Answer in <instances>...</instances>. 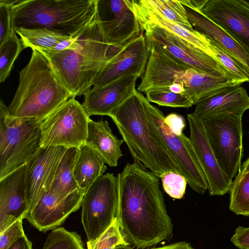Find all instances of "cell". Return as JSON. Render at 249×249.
<instances>
[{"label":"cell","mask_w":249,"mask_h":249,"mask_svg":"<svg viewBox=\"0 0 249 249\" xmlns=\"http://www.w3.org/2000/svg\"><path fill=\"white\" fill-rule=\"evenodd\" d=\"M244 0L248 5H249V0Z\"/></svg>","instance_id":"obj_46"},{"label":"cell","mask_w":249,"mask_h":249,"mask_svg":"<svg viewBox=\"0 0 249 249\" xmlns=\"http://www.w3.org/2000/svg\"><path fill=\"white\" fill-rule=\"evenodd\" d=\"M117 206V178L107 173L93 182L82 200L81 220L88 241L97 239L113 223Z\"/></svg>","instance_id":"obj_9"},{"label":"cell","mask_w":249,"mask_h":249,"mask_svg":"<svg viewBox=\"0 0 249 249\" xmlns=\"http://www.w3.org/2000/svg\"><path fill=\"white\" fill-rule=\"evenodd\" d=\"M142 99L150 128L175 160L191 189L204 194L208 190V182L190 138L183 133L180 135L174 134L164 123L165 117L163 113L143 95Z\"/></svg>","instance_id":"obj_7"},{"label":"cell","mask_w":249,"mask_h":249,"mask_svg":"<svg viewBox=\"0 0 249 249\" xmlns=\"http://www.w3.org/2000/svg\"><path fill=\"white\" fill-rule=\"evenodd\" d=\"M139 25L141 32L145 33V39L155 41L171 55L190 68L216 77H227L239 81L213 57L166 29L154 24Z\"/></svg>","instance_id":"obj_11"},{"label":"cell","mask_w":249,"mask_h":249,"mask_svg":"<svg viewBox=\"0 0 249 249\" xmlns=\"http://www.w3.org/2000/svg\"><path fill=\"white\" fill-rule=\"evenodd\" d=\"M117 178L116 218L126 242L143 249L170 240L173 224L158 178L136 161L127 163Z\"/></svg>","instance_id":"obj_1"},{"label":"cell","mask_w":249,"mask_h":249,"mask_svg":"<svg viewBox=\"0 0 249 249\" xmlns=\"http://www.w3.org/2000/svg\"><path fill=\"white\" fill-rule=\"evenodd\" d=\"M26 170L25 164L0 179V233L28 216Z\"/></svg>","instance_id":"obj_19"},{"label":"cell","mask_w":249,"mask_h":249,"mask_svg":"<svg viewBox=\"0 0 249 249\" xmlns=\"http://www.w3.org/2000/svg\"><path fill=\"white\" fill-rule=\"evenodd\" d=\"M145 94L146 98L149 102L159 106L189 108L194 105L184 92L174 93L170 90L169 87L152 89L147 90Z\"/></svg>","instance_id":"obj_33"},{"label":"cell","mask_w":249,"mask_h":249,"mask_svg":"<svg viewBox=\"0 0 249 249\" xmlns=\"http://www.w3.org/2000/svg\"><path fill=\"white\" fill-rule=\"evenodd\" d=\"M116 249H133L129 245H120L118 246Z\"/></svg>","instance_id":"obj_45"},{"label":"cell","mask_w":249,"mask_h":249,"mask_svg":"<svg viewBox=\"0 0 249 249\" xmlns=\"http://www.w3.org/2000/svg\"><path fill=\"white\" fill-rule=\"evenodd\" d=\"M190 139L194 152L206 178L210 196H222L230 191L232 182L220 169L209 144L200 119L188 114Z\"/></svg>","instance_id":"obj_16"},{"label":"cell","mask_w":249,"mask_h":249,"mask_svg":"<svg viewBox=\"0 0 249 249\" xmlns=\"http://www.w3.org/2000/svg\"><path fill=\"white\" fill-rule=\"evenodd\" d=\"M241 171L242 172H247L249 171V157L242 164Z\"/></svg>","instance_id":"obj_44"},{"label":"cell","mask_w":249,"mask_h":249,"mask_svg":"<svg viewBox=\"0 0 249 249\" xmlns=\"http://www.w3.org/2000/svg\"><path fill=\"white\" fill-rule=\"evenodd\" d=\"M85 192L79 189L62 199L49 191L29 211L26 219L40 231L53 230L81 207Z\"/></svg>","instance_id":"obj_17"},{"label":"cell","mask_w":249,"mask_h":249,"mask_svg":"<svg viewBox=\"0 0 249 249\" xmlns=\"http://www.w3.org/2000/svg\"><path fill=\"white\" fill-rule=\"evenodd\" d=\"M164 123L175 134L180 135L185 127L184 119L176 113H171L165 117Z\"/></svg>","instance_id":"obj_40"},{"label":"cell","mask_w":249,"mask_h":249,"mask_svg":"<svg viewBox=\"0 0 249 249\" xmlns=\"http://www.w3.org/2000/svg\"><path fill=\"white\" fill-rule=\"evenodd\" d=\"M242 118L241 115L226 113L201 120L217 163L231 182L241 168L243 151Z\"/></svg>","instance_id":"obj_8"},{"label":"cell","mask_w":249,"mask_h":249,"mask_svg":"<svg viewBox=\"0 0 249 249\" xmlns=\"http://www.w3.org/2000/svg\"><path fill=\"white\" fill-rule=\"evenodd\" d=\"M97 17L108 45L120 50L142 33L125 0H97Z\"/></svg>","instance_id":"obj_12"},{"label":"cell","mask_w":249,"mask_h":249,"mask_svg":"<svg viewBox=\"0 0 249 249\" xmlns=\"http://www.w3.org/2000/svg\"><path fill=\"white\" fill-rule=\"evenodd\" d=\"M231 241L239 249H249V227L239 226Z\"/></svg>","instance_id":"obj_39"},{"label":"cell","mask_w":249,"mask_h":249,"mask_svg":"<svg viewBox=\"0 0 249 249\" xmlns=\"http://www.w3.org/2000/svg\"><path fill=\"white\" fill-rule=\"evenodd\" d=\"M125 1L127 5L134 13L139 23L159 26L217 60L215 55L211 49L209 39L203 34L195 30L191 31L187 29L180 25L167 19L161 15L147 7L141 0Z\"/></svg>","instance_id":"obj_23"},{"label":"cell","mask_w":249,"mask_h":249,"mask_svg":"<svg viewBox=\"0 0 249 249\" xmlns=\"http://www.w3.org/2000/svg\"><path fill=\"white\" fill-rule=\"evenodd\" d=\"M13 30L44 28L73 38L97 16V0H16L11 6Z\"/></svg>","instance_id":"obj_5"},{"label":"cell","mask_w":249,"mask_h":249,"mask_svg":"<svg viewBox=\"0 0 249 249\" xmlns=\"http://www.w3.org/2000/svg\"><path fill=\"white\" fill-rule=\"evenodd\" d=\"M124 142L112 132L107 121L89 119L85 144L95 151L111 167L116 166L123 154L121 146Z\"/></svg>","instance_id":"obj_24"},{"label":"cell","mask_w":249,"mask_h":249,"mask_svg":"<svg viewBox=\"0 0 249 249\" xmlns=\"http://www.w3.org/2000/svg\"><path fill=\"white\" fill-rule=\"evenodd\" d=\"M231 211L236 214L249 215V171H240L231 186Z\"/></svg>","instance_id":"obj_29"},{"label":"cell","mask_w":249,"mask_h":249,"mask_svg":"<svg viewBox=\"0 0 249 249\" xmlns=\"http://www.w3.org/2000/svg\"><path fill=\"white\" fill-rule=\"evenodd\" d=\"M14 31L20 36L26 48L39 51L50 50L62 41L71 38L44 28H19Z\"/></svg>","instance_id":"obj_28"},{"label":"cell","mask_w":249,"mask_h":249,"mask_svg":"<svg viewBox=\"0 0 249 249\" xmlns=\"http://www.w3.org/2000/svg\"><path fill=\"white\" fill-rule=\"evenodd\" d=\"M184 6L188 20L193 28L216 43L231 55L249 76V49L198 10Z\"/></svg>","instance_id":"obj_21"},{"label":"cell","mask_w":249,"mask_h":249,"mask_svg":"<svg viewBox=\"0 0 249 249\" xmlns=\"http://www.w3.org/2000/svg\"><path fill=\"white\" fill-rule=\"evenodd\" d=\"M141 1L147 7L167 19L187 29L194 30L188 20L186 9L180 0H141Z\"/></svg>","instance_id":"obj_30"},{"label":"cell","mask_w":249,"mask_h":249,"mask_svg":"<svg viewBox=\"0 0 249 249\" xmlns=\"http://www.w3.org/2000/svg\"><path fill=\"white\" fill-rule=\"evenodd\" d=\"M138 75H125L103 86L93 88L84 94L82 106L89 117L110 116L118 107L135 91Z\"/></svg>","instance_id":"obj_20"},{"label":"cell","mask_w":249,"mask_h":249,"mask_svg":"<svg viewBox=\"0 0 249 249\" xmlns=\"http://www.w3.org/2000/svg\"><path fill=\"white\" fill-rule=\"evenodd\" d=\"M196 9L249 49V5L244 0H198Z\"/></svg>","instance_id":"obj_15"},{"label":"cell","mask_w":249,"mask_h":249,"mask_svg":"<svg viewBox=\"0 0 249 249\" xmlns=\"http://www.w3.org/2000/svg\"><path fill=\"white\" fill-rule=\"evenodd\" d=\"M193 113L201 120L230 113L241 115L249 109V96L240 85L224 88L198 101Z\"/></svg>","instance_id":"obj_22"},{"label":"cell","mask_w":249,"mask_h":249,"mask_svg":"<svg viewBox=\"0 0 249 249\" xmlns=\"http://www.w3.org/2000/svg\"><path fill=\"white\" fill-rule=\"evenodd\" d=\"M178 83L184 85L186 94L194 105L200 100L230 86L241 85L237 80L227 77H216L193 68L188 69Z\"/></svg>","instance_id":"obj_25"},{"label":"cell","mask_w":249,"mask_h":249,"mask_svg":"<svg viewBox=\"0 0 249 249\" xmlns=\"http://www.w3.org/2000/svg\"><path fill=\"white\" fill-rule=\"evenodd\" d=\"M210 47L217 60L233 76L242 82L249 83V76L231 55L216 43L210 40Z\"/></svg>","instance_id":"obj_35"},{"label":"cell","mask_w":249,"mask_h":249,"mask_svg":"<svg viewBox=\"0 0 249 249\" xmlns=\"http://www.w3.org/2000/svg\"><path fill=\"white\" fill-rule=\"evenodd\" d=\"M142 95L136 89L109 117L135 161L142 163L158 178L169 171L181 175L175 160L149 127Z\"/></svg>","instance_id":"obj_4"},{"label":"cell","mask_w":249,"mask_h":249,"mask_svg":"<svg viewBox=\"0 0 249 249\" xmlns=\"http://www.w3.org/2000/svg\"><path fill=\"white\" fill-rule=\"evenodd\" d=\"M71 98L48 58L33 49L28 63L19 72L18 87L8 107L7 115L40 124Z\"/></svg>","instance_id":"obj_2"},{"label":"cell","mask_w":249,"mask_h":249,"mask_svg":"<svg viewBox=\"0 0 249 249\" xmlns=\"http://www.w3.org/2000/svg\"><path fill=\"white\" fill-rule=\"evenodd\" d=\"M143 249H195L189 243L179 242L159 248H146Z\"/></svg>","instance_id":"obj_42"},{"label":"cell","mask_w":249,"mask_h":249,"mask_svg":"<svg viewBox=\"0 0 249 249\" xmlns=\"http://www.w3.org/2000/svg\"><path fill=\"white\" fill-rule=\"evenodd\" d=\"M150 54L145 71L137 90L145 93L159 88H168L177 83L185 71L191 68L177 59L158 43L145 39Z\"/></svg>","instance_id":"obj_18"},{"label":"cell","mask_w":249,"mask_h":249,"mask_svg":"<svg viewBox=\"0 0 249 249\" xmlns=\"http://www.w3.org/2000/svg\"><path fill=\"white\" fill-rule=\"evenodd\" d=\"M165 192L171 197L181 199L185 193L187 182L181 174L172 171L165 172L160 177Z\"/></svg>","instance_id":"obj_36"},{"label":"cell","mask_w":249,"mask_h":249,"mask_svg":"<svg viewBox=\"0 0 249 249\" xmlns=\"http://www.w3.org/2000/svg\"><path fill=\"white\" fill-rule=\"evenodd\" d=\"M42 249H85L80 236L63 227L51 231L46 239Z\"/></svg>","instance_id":"obj_32"},{"label":"cell","mask_w":249,"mask_h":249,"mask_svg":"<svg viewBox=\"0 0 249 249\" xmlns=\"http://www.w3.org/2000/svg\"><path fill=\"white\" fill-rule=\"evenodd\" d=\"M150 50L142 34L124 46L99 73L93 86L97 88L129 75H143Z\"/></svg>","instance_id":"obj_13"},{"label":"cell","mask_w":249,"mask_h":249,"mask_svg":"<svg viewBox=\"0 0 249 249\" xmlns=\"http://www.w3.org/2000/svg\"><path fill=\"white\" fill-rule=\"evenodd\" d=\"M89 117L71 97L40 124V147H79L85 143Z\"/></svg>","instance_id":"obj_10"},{"label":"cell","mask_w":249,"mask_h":249,"mask_svg":"<svg viewBox=\"0 0 249 249\" xmlns=\"http://www.w3.org/2000/svg\"><path fill=\"white\" fill-rule=\"evenodd\" d=\"M16 0H0V45L15 31L12 27L11 6Z\"/></svg>","instance_id":"obj_37"},{"label":"cell","mask_w":249,"mask_h":249,"mask_svg":"<svg viewBox=\"0 0 249 249\" xmlns=\"http://www.w3.org/2000/svg\"><path fill=\"white\" fill-rule=\"evenodd\" d=\"M169 89L176 93H182L185 92L184 85L182 83H175L169 87Z\"/></svg>","instance_id":"obj_43"},{"label":"cell","mask_w":249,"mask_h":249,"mask_svg":"<svg viewBox=\"0 0 249 249\" xmlns=\"http://www.w3.org/2000/svg\"><path fill=\"white\" fill-rule=\"evenodd\" d=\"M78 148L74 177L80 189L86 192L99 177L104 175L107 167L103 159L85 143Z\"/></svg>","instance_id":"obj_26"},{"label":"cell","mask_w":249,"mask_h":249,"mask_svg":"<svg viewBox=\"0 0 249 249\" xmlns=\"http://www.w3.org/2000/svg\"><path fill=\"white\" fill-rule=\"evenodd\" d=\"M76 38L77 47L75 50L66 49L56 53L41 52L50 61L59 81L73 98L90 89L115 50L107 43L97 16Z\"/></svg>","instance_id":"obj_3"},{"label":"cell","mask_w":249,"mask_h":249,"mask_svg":"<svg viewBox=\"0 0 249 249\" xmlns=\"http://www.w3.org/2000/svg\"><path fill=\"white\" fill-rule=\"evenodd\" d=\"M8 249H32V243L25 234L20 237Z\"/></svg>","instance_id":"obj_41"},{"label":"cell","mask_w":249,"mask_h":249,"mask_svg":"<svg viewBox=\"0 0 249 249\" xmlns=\"http://www.w3.org/2000/svg\"><path fill=\"white\" fill-rule=\"evenodd\" d=\"M120 245H129L121 231L117 218L97 239L87 242V249H116Z\"/></svg>","instance_id":"obj_34"},{"label":"cell","mask_w":249,"mask_h":249,"mask_svg":"<svg viewBox=\"0 0 249 249\" xmlns=\"http://www.w3.org/2000/svg\"><path fill=\"white\" fill-rule=\"evenodd\" d=\"M24 235L22 220L18 219L0 233V249H8Z\"/></svg>","instance_id":"obj_38"},{"label":"cell","mask_w":249,"mask_h":249,"mask_svg":"<svg viewBox=\"0 0 249 249\" xmlns=\"http://www.w3.org/2000/svg\"><path fill=\"white\" fill-rule=\"evenodd\" d=\"M0 101V179L26 164L40 147V124L9 118Z\"/></svg>","instance_id":"obj_6"},{"label":"cell","mask_w":249,"mask_h":249,"mask_svg":"<svg viewBox=\"0 0 249 249\" xmlns=\"http://www.w3.org/2000/svg\"><path fill=\"white\" fill-rule=\"evenodd\" d=\"M79 148H68L57 166L50 192L63 199L80 189L74 177V169Z\"/></svg>","instance_id":"obj_27"},{"label":"cell","mask_w":249,"mask_h":249,"mask_svg":"<svg viewBox=\"0 0 249 249\" xmlns=\"http://www.w3.org/2000/svg\"><path fill=\"white\" fill-rule=\"evenodd\" d=\"M67 149L60 146L40 147L27 162L25 182L29 211L50 191L58 164Z\"/></svg>","instance_id":"obj_14"},{"label":"cell","mask_w":249,"mask_h":249,"mask_svg":"<svg viewBox=\"0 0 249 249\" xmlns=\"http://www.w3.org/2000/svg\"><path fill=\"white\" fill-rule=\"evenodd\" d=\"M26 48L21 39L13 33L0 45V82L8 78L15 61L20 52Z\"/></svg>","instance_id":"obj_31"}]
</instances>
